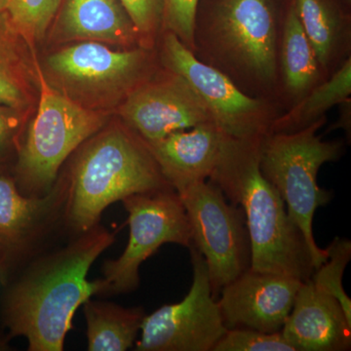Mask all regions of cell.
<instances>
[{
	"instance_id": "cell-1",
	"label": "cell",
	"mask_w": 351,
	"mask_h": 351,
	"mask_svg": "<svg viewBox=\"0 0 351 351\" xmlns=\"http://www.w3.org/2000/svg\"><path fill=\"white\" fill-rule=\"evenodd\" d=\"M114 240L99 223L68 233L27 261L3 284L0 324L6 339L24 337L29 351L64 350L76 311L100 293L99 279L88 280V272Z\"/></svg>"
},
{
	"instance_id": "cell-2",
	"label": "cell",
	"mask_w": 351,
	"mask_h": 351,
	"mask_svg": "<svg viewBox=\"0 0 351 351\" xmlns=\"http://www.w3.org/2000/svg\"><path fill=\"white\" fill-rule=\"evenodd\" d=\"M262 140L226 138L210 181L219 186L226 199L243 210L250 239V269L304 282L315 271V262L278 191L262 174Z\"/></svg>"
},
{
	"instance_id": "cell-3",
	"label": "cell",
	"mask_w": 351,
	"mask_h": 351,
	"mask_svg": "<svg viewBox=\"0 0 351 351\" xmlns=\"http://www.w3.org/2000/svg\"><path fill=\"white\" fill-rule=\"evenodd\" d=\"M69 172V234L99 225L112 203L137 193L173 189L145 141L119 125L101 129L80 145Z\"/></svg>"
},
{
	"instance_id": "cell-4",
	"label": "cell",
	"mask_w": 351,
	"mask_h": 351,
	"mask_svg": "<svg viewBox=\"0 0 351 351\" xmlns=\"http://www.w3.org/2000/svg\"><path fill=\"white\" fill-rule=\"evenodd\" d=\"M39 101L23 133L13 165L16 184L25 196L46 195L64 163L105 126L107 117L53 87L38 64Z\"/></svg>"
},
{
	"instance_id": "cell-5",
	"label": "cell",
	"mask_w": 351,
	"mask_h": 351,
	"mask_svg": "<svg viewBox=\"0 0 351 351\" xmlns=\"http://www.w3.org/2000/svg\"><path fill=\"white\" fill-rule=\"evenodd\" d=\"M326 117L299 131L269 133L260 145V169L278 191L290 218L304 234L313 253L316 269L326 262L327 249L316 244L313 235V217L316 210L332 200V193L318 186L321 166L338 160L343 152L339 142H325L317 131ZM315 269V270H316Z\"/></svg>"
},
{
	"instance_id": "cell-6",
	"label": "cell",
	"mask_w": 351,
	"mask_h": 351,
	"mask_svg": "<svg viewBox=\"0 0 351 351\" xmlns=\"http://www.w3.org/2000/svg\"><path fill=\"white\" fill-rule=\"evenodd\" d=\"M0 166V280L6 282L27 261L68 234L69 172L60 171L46 195L25 196L13 173Z\"/></svg>"
},
{
	"instance_id": "cell-7",
	"label": "cell",
	"mask_w": 351,
	"mask_h": 351,
	"mask_svg": "<svg viewBox=\"0 0 351 351\" xmlns=\"http://www.w3.org/2000/svg\"><path fill=\"white\" fill-rule=\"evenodd\" d=\"M121 202L128 213L130 235L121 256L104 263L101 297L134 292L140 284L141 265L164 244L193 246L188 216L174 189L137 193Z\"/></svg>"
},
{
	"instance_id": "cell-8",
	"label": "cell",
	"mask_w": 351,
	"mask_h": 351,
	"mask_svg": "<svg viewBox=\"0 0 351 351\" xmlns=\"http://www.w3.org/2000/svg\"><path fill=\"white\" fill-rule=\"evenodd\" d=\"M195 247L206 263L213 295L251 267V247L243 210L226 199L214 182L178 189Z\"/></svg>"
},
{
	"instance_id": "cell-9",
	"label": "cell",
	"mask_w": 351,
	"mask_h": 351,
	"mask_svg": "<svg viewBox=\"0 0 351 351\" xmlns=\"http://www.w3.org/2000/svg\"><path fill=\"white\" fill-rule=\"evenodd\" d=\"M147 60L143 48L112 50L105 43L83 41L48 56L43 75L71 100L94 110L126 97Z\"/></svg>"
},
{
	"instance_id": "cell-10",
	"label": "cell",
	"mask_w": 351,
	"mask_h": 351,
	"mask_svg": "<svg viewBox=\"0 0 351 351\" xmlns=\"http://www.w3.org/2000/svg\"><path fill=\"white\" fill-rule=\"evenodd\" d=\"M161 56L171 73L188 82L226 136L257 141L270 133L274 120L267 104L245 94L225 73L200 62L172 32L164 36Z\"/></svg>"
},
{
	"instance_id": "cell-11",
	"label": "cell",
	"mask_w": 351,
	"mask_h": 351,
	"mask_svg": "<svg viewBox=\"0 0 351 351\" xmlns=\"http://www.w3.org/2000/svg\"><path fill=\"white\" fill-rule=\"evenodd\" d=\"M189 249L193 279L188 295L145 316L135 350L211 351L228 331L212 293L204 258L195 247Z\"/></svg>"
},
{
	"instance_id": "cell-12",
	"label": "cell",
	"mask_w": 351,
	"mask_h": 351,
	"mask_svg": "<svg viewBox=\"0 0 351 351\" xmlns=\"http://www.w3.org/2000/svg\"><path fill=\"white\" fill-rule=\"evenodd\" d=\"M210 40L226 62L262 84L277 73L274 0H219L210 19Z\"/></svg>"
},
{
	"instance_id": "cell-13",
	"label": "cell",
	"mask_w": 351,
	"mask_h": 351,
	"mask_svg": "<svg viewBox=\"0 0 351 351\" xmlns=\"http://www.w3.org/2000/svg\"><path fill=\"white\" fill-rule=\"evenodd\" d=\"M119 114L145 143L201 124L214 123L211 113L188 82L173 73L136 85L120 106Z\"/></svg>"
},
{
	"instance_id": "cell-14",
	"label": "cell",
	"mask_w": 351,
	"mask_h": 351,
	"mask_svg": "<svg viewBox=\"0 0 351 351\" xmlns=\"http://www.w3.org/2000/svg\"><path fill=\"white\" fill-rule=\"evenodd\" d=\"M302 283L293 277L246 270L219 291L218 304L226 327L280 332Z\"/></svg>"
},
{
	"instance_id": "cell-15",
	"label": "cell",
	"mask_w": 351,
	"mask_h": 351,
	"mask_svg": "<svg viewBox=\"0 0 351 351\" xmlns=\"http://www.w3.org/2000/svg\"><path fill=\"white\" fill-rule=\"evenodd\" d=\"M280 332L295 351H346L351 348V320L338 300L311 279L298 291Z\"/></svg>"
},
{
	"instance_id": "cell-16",
	"label": "cell",
	"mask_w": 351,
	"mask_h": 351,
	"mask_svg": "<svg viewBox=\"0 0 351 351\" xmlns=\"http://www.w3.org/2000/svg\"><path fill=\"white\" fill-rule=\"evenodd\" d=\"M226 138L215 123H205L145 144L165 179L178 191L210 179Z\"/></svg>"
},
{
	"instance_id": "cell-17",
	"label": "cell",
	"mask_w": 351,
	"mask_h": 351,
	"mask_svg": "<svg viewBox=\"0 0 351 351\" xmlns=\"http://www.w3.org/2000/svg\"><path fill=\"white\" fill-rule=\"evenodd\" d=\"M55 36L60 40L97 41L131 47L137 31L119 0H66Z\"/></svg>"
},
{
	"instance_id": "cell-18",
	"label": "cell",
	"mask_w": 351,
	"mask_h": 351,
	"mask_svg": "<svg viewBox=\"0 0 351 351\" xmlns=\"http://www.w3.org/2000/svg\"><path fill=\"white\" fill-rule=\"evenodd\" d=\"M27 46L5 11H1L0 104L22 112L31 107L39 89L38 62L32 59Z\"/></svg>"
},
{
	"instance_id": "cell-19",
	"label": "cell",
	"mask_w": 351,
	"mask_h": 351,
	"mask_svg": "<svg viewBox=\"0 0 351 351\" xmlns=\"http://www.w3.org/2000/svg\"><path fill=\"white\" fill-rule=\"evenodd\" d=\"M89 351H125L135 346L145 314L143 307H125L89 299L83 304Z\"/></svg>"
},
{
	"instance_id": "cell-20",
	"label": "cell",
	"mask_w": 351,
	"mask_h": 351,
	"mask_svg": "<svg viewBox=\"0 0 351 351\" xmlns=\"http://www.w3.org/2000/svg\"><path fill=\"white\" fill-rule=\"evenodd\" d=\"M320 68L292 2L284 23L281 43V69L290 94L297 99L306 96L317 85Z\"/></svg>"
},
{
	"instance_id": "cell-21",
	"label": "cell",
	"mask_w": 351,
	"mask_h": 351,
	"mask_svg": "<svg viewBox=\"0 0 351 351\" xmlns=\"http://www.w3.org/2000/svg\"><path fill=\"white\" fill-rule=\"evenodd\" d=\"M350 94L351 59L348 58L329 80L316 85L290 112L274 120L270 133H291L306 128L325 117L330 108L350 101Z\"/></svg>"
},
{
	"instance_id": "cell-22",
	"label": "cell",
	"mask_w": 351,
	"mask_h": 351,
	"mask_svg": "<svg viewBox=\"0 0 351 351\" xmlns=\"http://www.w3.org/2000/svg\"><path fill=\"white\" fill-rule=\"evenodd\" d=\"M295 10L321 68L336 59L346 34L343 14L332 0H294Z\"/></svg>"
},
{
	"instance_id": "cell-23",
	"label": "cell",
	"mask_w": 351,
	"mask_h": 351,
	"mask_svg": "<svg viewBox=\"0 0 351 351\" xmlns=\"http://www.w3.org/2000/svg\"><path fill=\"white\" fill-rule=\"evenodd\" d=\"M63 0H5L4 11L32 47L44 38Z\"/></svg>"
},
{
	"instance_id": "cell-24",
	"label": "cell",
	"mask_w": 351,
	"mask_h": 351,
	"mask_svg": "<svg viewBox=\"0 0 351 351\" xmlns=\"http://www.w3.org/2000/svg\"><path fill=\"white\" fill-rule=\"evenodd\" d=\"M327 250L326 262L313 272L311 281L317 287L334 295L351 320V301L343 287V272L351 258L350 240L337 237Z\"/></svg>"
},
{
	"instance_id": "cell-25",
	"label": "cell",
	"mask_w": 351,
	"mask_h": 351,
	"mask_svg": "<svg viewBox=\"0 0 351 351\" xmlns=\"http://www.w3.org/2000/svg\"><path fill=\"white\" fill-rule=\"evenodd\" d=\"M212 351H295L281 332H265L248 328L228 329Z\"/></svg>"
},
{
	"instance_id": "cell-26",
	"label": "cell",
	"mask_w": 351,
	"mask_h": 351,
	"mask_svg": "<svg viewBox=\"0 0 351 351\" xmlns=\"http://www.w3.org/2000/svg\"><path fill=\"white\" fill-rule=\"evenodd\" d=\"M163 24L186 47L195 48L196 16L199 0H163Z\"/></svg>"
},
{
	"instance_id": "cell-27",
	"label": "cell",
	"mask_w": 351,
	"mask_h": 351,
	"mask_svg": "<svg viewBox=\"0 0 351 351\" xmlns=\"http://www.w3.org/2000/svg\"><path fill=\"white\" fill-rule=\"evenodd\" d=\"M138 36L149 38L163 24V0H119Z\"/></svg>"
},
{
	"instance_id": "cell-28",
	"label": "cell",
	"mask_w": 351,
	"mask_h": 351,
	"mask_svg": "<svg viewBox=\"0 0 351 351\" xmlns=\"http://www.w3.org/2000/svg\"><path fill=\"white\" fill-rule=\"evenodd\" d=\"M25 113L0 104V166L15 161L22 138Z\"/></svg>"
},
{
	"instance_id": "cell-29",
	"label": "cell",
	"mask_w": 351,
	"mask_h": 351,
	"mask_svg": "<svg viewBox=\"0 0 351 351\" xmlns=\"http://www.w3.org/2000/svg\"><path fill=\"white\" fill-rule=\"evenodd\" d=\"M4 3H5V0H0V12L4 11Z\"/></svg>"
}]
</instances>
